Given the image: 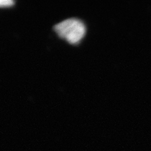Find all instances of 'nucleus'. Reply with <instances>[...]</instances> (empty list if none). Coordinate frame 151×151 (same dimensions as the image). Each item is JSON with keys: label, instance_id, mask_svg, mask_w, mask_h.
<instances>
[{"label": "nucleus", "instance_id": "obj_1", "mask_svg": "<svg viewBox=\"0 0 151 151\" xmlns=\"http://www.w3.org/2000/svg\"><path fill=\"white\" fill-rule=\"evenodd\" d=\"M54 30L61 39L71 44H78L86 35V27L80 19L71 18L57 24Z\"/></svg>", "mask_w": 151, "mask_h": 151}, {"label": "nucleus", "instance_id": "obj_2", "mask_svg": "<svg viewBox=\"0 0 151 151\" xmlns=\"http://www.w3.org/2000/svg\"><path fill=\"white\" fill-rule=\"evenodd\" d=\"M14 1L12 0H0V7H10L14 6Z\"/></svg>", "mask_w": 151, "mask_h": 151}]
</instances>
